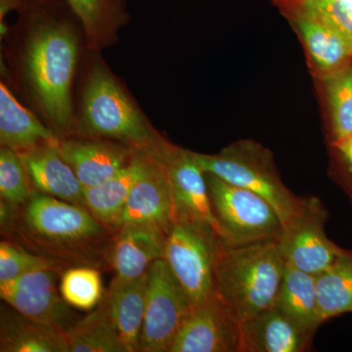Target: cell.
Instances as JSON below:
<instances>
[{
  "label": "cell",
  "instance_id": "cell-1",
  "mask_svg": "<svg viewBox=\"0 0 352 352\" xmlns=\"http://www.w3.org/2000/svg\"><path fill=\"white\" fill-rule=\"evenodd\" d=\"M61 0H24L18 10L27 22L22 54L23 76L32 101L59 138L76 136L72 102L80 39L61 13Z\"/></svg>",
  "mask_w": 352,
  "mask_h": 352
},
{
  "label": "cell",
  "instance_id": "cell-2",
  "mask_svg": "<svg viewBox=\"0 0 352 352\" xmlns=\"http://www.w3.org/2000/svg\"><path fill=\"white\" fill-rule=\"evenodd\" d=\"M0 203L2 231L16 244L65 267L110 263L117 230L104 226L87 208L36 191L17 207Z\"/></svg>",
  "mask_w": 352,
  "mask_h": 352
},
{
  "label": "cell",
  "instance_id": "cell-3",
  "mask_svg": "<svg viewBox=\"0 0 352 352\" xmlns=\"http://www.w3.org/2000/svg\"><path fill=\"white\" fill-rule=\"evenodd\" d=\"M276 239L231 245L221 239L214 293L239 324L274 307L285 270Z\"/></svg>",
  "mask_w": 352,
  "mask_h": 352
},
{
  "label": "cell",
  "instance_id": "cell-4",
  "mask_svg": "<svg viewBox=\"0 0 352 352\" xmlns=\"http://www.w3.org/2000/svg\"><path fill=\"white\" fill-rule=\"evenodd\" d=\"M76 136L110 139L135 149L157 148L166 142L107 66L99 61L94 62L85 78Z\"/></svg>",
  "mask_w": 352,
  "mask_h": 352
},
{
  "label": "cell",
  "instance_id": "cell-5",
  "mask_svg": "<svg viewBox=\"0 0 352 352\" xmlns=\"http://www.w3.org/2000/svg\"><path fill=\"white\" fill-rule=\"evenodd\" d=\"M192 155L206 173L265 199L276 210L283 226L305 205V199L298 198L285 186L272 155L258 143L239 141L217 154L192 152Z\"/></svg>",
  "mask_w": 352,
  "mask_h": 352
},
{
  "label": "cell",
  "instance_id": "cell-6",
  "mask_svg": "<svg viewBox=\"0 0 352 352\" xmlns=\"http://www.w3.org/2000/svg\"><path fill=\"white\" fill-rule=\"evenodd\" d=\"M206 178L215 230L224 242L245 245L277 239L283 222L265 199L210 173Z\"/></svg>",
  "mask_w": 352,
  "mask_h": 352
},
{
  "label": "cell",
  "instance_id": "cell-7",
  "mask_svg": "<svg viewBox=\"0 0 352 352\" xmlns=\"http://www.w3.org/2000/svg\"><path fill=\"white\" fill-rule=\"evenodd\" d=\"M221 238L208 224L175 220L164 258L192 307L214 293V265Z\"/></svg>",
  "mask_w": 352,
  "mask_h": 352
},
{
  "label": "cell",
  "instance_id": "cell-8",
  "mask_svg": "<svg viewBox=\"0 0 352 352\" xmlns=\"http://www.w3.org/2000/svg\"><path fill=\"white\" fill-rule=\"evenodd\" d=\"M147 277L139 351L170 352L192 305L164 258L150 265Z\"/></svg>",
  "mask_w": 352,
  "mask_h": 352
},
{
  "label": "cell",
  "instance_id": "cell-9",
  "mask_svg": "<svg viewBox=\"0 0 352 352\" xmlns=\"http://www.w3.org/2000/svg\"><path fill=\"white\" fill-rule=\"evenodd\" d=\"M326 219L319 199H305L300 212L284 224L276 239L285 263L315 276L327 270L342 249L326 235Z\"/></svg>",
  "mask_w": 352,
  "mask_h": 352
},
{
  "label": "cell",
  "instance_id": "cell-10",
  "mask_svg": "<svg viewBox=\"0 0 352 352\" xmlns=\"http://www.w3.org/2000/svg\"><path fill=\"white\" fill-rule=\"evenodd\" d=\"M63 272L46 268L27 273L0 284V298L28 318L66 333L80 318L58 289Z\"/></svg>",
  "mask_w": 352,
  "mask_h": 352
},
{
  "label": "cell",
  "instance_id": "cell-11",
  "mask_svg": "<svg viewBox=\"0 0 352 352\" xmlns=\"http://www.w3.org/2000/svg\"><path fill=\"white\" fill-rule=\"evenodd\" d=\"M143 151L142 170L132 187L116 230L129 224H146L168 233L173 221L170 175L159 147L144 148Z\"/></svg>",
  "mask_w": 352,
  "mask_h": 352
},
{
  "label": "cell",
  "instance_id": "cell-12",
  "mask_svg": "<svg viewBox=\"0 0 352 352\" xmlns=\"http://www.w3.org/2000/svg\"><path fill=\"white\" fill-rule=\"evenodd\" d=\"M240 349L239 322L214 293L192 307L170 352H240Z\"/></svg>",
  "mask_w": 352,
  "mask_h": 352
},
{
  "label": "cell",
  "instance_id": "cell-13",
  "mask_svg": "<svg viewBox=\"0 0 352 352\" xmlns=\"http://www.w3.org/2000/svg\"><path fill=\"white\" fill-rule=\"evenodd\" d=\"M159 152L170 175L173 221L189 220L201 222L208 224L215 230L206 173L197 164L192 151L166 141L159 147Z\"/></svg>",
  "mask_w": 352,
  "mask_h": 352
},
{
  "label": "cell",
  "instance_id": "cell-14",
  "mask_svg": "<svg viewBox=\"0 0 352 352\" xmlns=\"http://www.w3.org/2000/svg\"><path fill=\"white\" fill-rule=\"evenodd\" d=\"M279 8L300 34L310 63L321 78L351 65L352 43L330 22L298 3Z\"/></svg>",
  "mask_w": 352,
  "mask_h": 352
},
{
  "label": "cell",
  "instance_id": "cell-15",
  "mask_svg": "<svg viewBox=\"0 0 352 352\" xmlns=\"http://www.w3.org/2000/svg\"><path fill=\"white\" fill-rule=\"evenodd\" d=\"M58 152L73 168L83 187L97 186L129 164L135 148L110 139L60 138Z\"/></svg>",
  "mask_w": 352,
  "mask_h": 352
},
{
  "label": "cell",
  "instance_id": "cell-16",
  "mask_svg": "<svg viewBox=\"0 0 352 352\" xmlns=\"http://www.w3.org/2000/svg\"><path fill=\"white\" fill-rule=\"evenodd\" d=\"M32 190L75 205H85V187L56 144H43L18 153Z\"/></svg>",
  "mask_w": 352,
  "mask_h": 352
},
{
  "label": "cell",
  "instance_id": "cell-17",
  "mask_svg": "<svg viewBox=\"0 0 352 352\" xmlns=\"http://www.w3.org/2000/svg\"><path fill=\"white\" fill-rule=\"evenodd\" d=\"M166 235L160 227L146 224H129L118 229L110 251L115 277L131 280L144 275L156 259L164 258Z\"/></svg>",
  "mask_w": 352,
  "mask_h": 352
},
{
  "label": "cell",
  "instance_id": "cell-18",
  "mask_svg": "<svg viewBox=\"0 0 352 352\" xmlns=\"http://www.w3.org/2000/svg\"><path fill=\"white\" fill-rule=\"evenodd\" d=\"M240 352H302L314 335L272 307L240 324Z\"/></svg>",
  "mask_w": 352,
  "mask_h": 352
},
{
  "label": "cell",
  "instance_id": "cell-19",
  "mask_svg": "<svg viewBox=\"0 0 352 352\" xmlns=\"http://www.w3.org/2000/svg\"><path fill=\"white\" fill-rule=\"evenodd\" d=\"M147 279V272L131 280L115 277L102 298L127 352H139L144 320Z\"/></svg>",
  "mask_w": 352,
  "mask_h": 352
},
{
  "label": "cell",
  "instance_id": "cell-20",
  "mask_svg": "<svg viewBox=\"0 0 352 352\" xmlns=\"http://www.w3.org/2000/svg\"><path fill=\"white\" fill-rule=\"evenodd\" d=\"M59 136L0 85V143L21 153L38 145L56 144Z\"/></svg>",
  "mask_w": 352,
  "mask_h": 352
},
{
  "label": "cell",
  "instance_id": "cell-21",
  "mask_svg": "<svg viewBox=\"0 0 352 352\" xmlns=\"http://www.w3.org/2000/svg\"><path fill=\"white\" fill-rule=\"evenodd\" d=\"M0 351L69 352V347L64 332L32 320L6 303L0 314Z\"/></svg>",
  "mask_w": 352,
  "mask_h": 352
},
{
  "label": "cell",
  "instance_id": "cell-22",
  "mask_svg": "<svg viewBox=\"0 0 352 352\" xmlns=\"http://www.w3.org/2000/svg\"><path fill=\"white\" fill-rule=\"evenodd\" d=\"M144 164V151L135 149L129 164L106 182L85 189V205L104 226L115 229Z\"/></svg>",
  "mask_w": 352,
  "mask_h": 352
},
{
  "label": "cell",
  "instance_id": "cell-23",
  "mask_svg": "<svg viewBox=\"0 0 352 352\" xmlns=\"http://www.w3.org/2000/svg\"><path fill=\"white\" fill-rule=\"evenodd\" d=\"M275 307L303 330L314 335L324 322L319 308L316 276L286 263Z\"/></svg>",
  "mask_w": 352,
  "mask_h": 352
},
{
  "label": "cell",
  "instance_id": "cell-24",
  "mask_svg": "<svg viewBox=\"0 0 352 352\" xmlns=\"http://www.w3.org/2000/svg\"><path fill=\"white\" fill-rule=\"evenodd\" d=\"M65 335L69 352H127L102 300L97 309L78 319Z\"/></svg>",
  "mask_w": 352,
  "mask_h": 352
},
{
  "label": "cell",
  "instance_id": "cell-25",
  "mask_svg": "<svg viewBox=\"0 0 352 352\" xmlns=\"http://www.w3.org/2000/svg\"><path fill=\"white\" fill-rule=\"evenodd\" d=\"M316 284L322 320L352 312V251L342 249Z\"/></svg>",
  "mask_w": 352,
  "mask_h": 352
},
{
  "label": "cell",
  "instance_id": "cell-26",
  "mask_svg": "<svg viewBox=\"0 0 352 352\" xmlns=\"http://www.w3.org/2000/svg\"><path fill=\"white\" fill-rule=\"evenodd\" d=\"M321 80L330 110L333 144L340 150L352 138V66Z\"/></svg>",
  "mask_w": 352,
  "mask_h": 352
},
{
  "label": "cell",
  "instance_id": "cell-27",
  "mask_svg": "<svg viewBox=\"0 0 352 352\" xmlns=\"http://www.w3.org/2000/svg\"><path fill=\"white\" fill-rule=\"evenodd\" d=\"M80 21L88 44L99 47L108 32H113L124 18V0H66Z\"/></svg>",
  "mask_w": 352,
  "mask_h": 352
},
{
  "label": "cell",
  "instance_id": "cell-28",
  "mask_svg": "<svg viewBox=\"0 0 352 352\" xmlns=\"http://www.w3.org/2000/svg\"><path fill=\"white\" fill-rule=\"evenodd\" d=\"M60 293L72 307L91 310L103 298L100 273L92 266H74L62 273Z\"/></svg>",
  "mask_w": 352,
  "mask_h": 352
},
{
  "label": "cell",
  "instance_id": "cell-29",
  "mask_svg": "<svg viewBox=\"0 0 352 352\" xmlns=\"http://www.w3.org/2000/svg\"><path fill=\"white\" fill-rule=\"evenodd\" d=\"M46 268L66 270L61 263L34 254L12 241L2 240L0 243V284Z\"/></svg>",
  "mask_w": 352,
  "mask_h": 352
},
{
  "label": "cell",
  "instance_id": "cell-30",
  "mask_svg": "<svg viewBox=\"0 0 352 352\" xmlns=\"http://www.w3.org/2000/svg\"><path fill=\"white\" fill-rule=\"evenodd\" d=\"M32 190L22 159L7 147L0 149V198L11 207L27 201Z\"/></svg>",
  "mask_w": 352,
  "mask_h": 352
},
{
  "label": "cell",
  "instance_id": "cell-31",
  "mask_svg": "<svg viewBox=\"0 0 352 352\" xmlns=\"http://www.w3.org/2000/svg\"><path fill=\"white\" fill-rule=\"evenodd\" d=\"M289 3L300 4L319 14L352 43V0H300Z\"/></svg>",
  "mask_w": 352,
  "mask_h": 352
},
{
  "label": "cell",
  "instance_id": "cell-32",
  "mask_svg": "<svg viewBox=\"0 0 352 352\" xmlns=\"http://www.w3.org/2000/svg\"><path fill=\"white\" fill-rule=\"evenodd\" d=\"M24 0H0V19L3 20L9 11L18 10Z\"/></svg>",
  "mask_w": 352,
  "mask_h": 352
},
{
  "label": "cell",
  "instance_id": "cell-33",
  "mask_svg": "<svg viewBox=\"0 0 352 352\" xmlns=\"http://www.w3.org/2000/svg\"><path fill=\"white\" fill-rule=\"evenodd\" d=\"M340 151L346 156L347 161L349 162L352 166V138L344 147L340 148Z\"/></svg>",
  "mask_w": 352,
  "mask_h": 352
},
{
  "label": "cell",
  "instance_id": "cell-34",
  "mask_svg": "<svg viewBox=\"0 0 352 352\" xmlns=\"http://www.w3.org/2000/svg\"><path fill=\"white\" fill-rule=\"evenodd\" d=\"M273 1H274L275 3L279 6H281V4L289 3V2L300 1V0H273Z\"/></svg>",
  "mask_w": 352,
  "mask_h": 352
}]
</instances>
